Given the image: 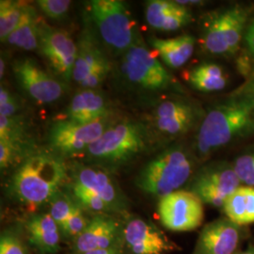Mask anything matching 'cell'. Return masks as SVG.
Masks as SVG:
<instances>
[{"label": "cell", "instance_id": "obj_3", "mask_svg": "<svg viewBox=\"0 0 254 254\" xmlns=\"http://www.w3.org/2000/svg\"><path fill=\"white\" fill-rule=\"evenodd\" d=\"M193 162L180 147L168 148L142 167L136 186L146 194L161 199L179 190L190 179Z\"/></svg>", "mask_w": 254, "mask_h": 254}, {"label": "cell", "instance_id": "obj_10", "mask_svg": "<svg viewBox=\"0 0 254 254\" xmlns=\"http://www.w3.org/2000/svg\"><path fill=\"white\" fill-rule=\"evenodd\" d=\"M38 49L62 80L73 78L77 46L67 31L42 24Z\"/></svg>", "mask_w": 254, "mask_h": 254}, {"label": "cell", "instance_id": "obj_30", "mask_svg": "<svg viewBox=\"0 0 254 254\" xmlns=\"http://www.w3.org/2000/svg\"><path fill=\"white\" fill-rule=\"evenodd\" d=\"M76 204V200H73L72 197L61 192H59L50 201L49 213L54 218L62 233L64 232L65 225Z\"/></svg>", "mask_w": 254, "mask_h": 254}, {"label": "cell", "instance_id": "obj_27", "mask_svg": "<svg viewBox=\"0 0 254 254\" xmlns=\"http://www.w3.org/2000/svg\"><path fill=\"white\" fill-rule=\"evenodd\" d=\"M26 4L13 0L0 1V39L5 43L21 21Z\"/></svg>", "mask_w": 254, "mask_h": 254}, {"label": "cell", "instance_id": "obj_20", "mask_svg": "<svg viewBox=\"0 0 254 254\" xmlns=\"http://www.w3.org/2000/svg\"><path fill=\"white\" fill-rule=\"evenodd\" d=\"M108 116L106 101L98 91L84 89L75 93L67 109V119L79 124H91Z\"/></svg>", "mask_w": 254, "mask_h": 254}, {"label": "cell", "instance_id": "obj_23", "mask_svg": "<svg viewBox=\"0 0 254 254\" xmlns=\"http://www.w3.org/2000/svg\"><path fill=\"white\" fill-rule=\"evenodd\" d=\"M223 210L226 218L238 226L254 223V188L239 187L229 196Z\"/></svg>", "mask_w": 254, "mask_h": 254}, {"label": "cell", "instance_id": "obj_29", "mask_svg": "<svg viewBox=\"0 0 254 254\" xmlns=\"http://www.w3.org/2000/svg\"><path fill=\"white\" fill-rule=\"evenodd\" d=\"M0 140L27 143L26 124L19 116H0Z\"/></svg>", "mask_w": 254, "mask_h": 254}, {"label": "cell", "instance_id": "obj_4", "mask_svg": "<svg viewBox=\"0 0 254 254\" xmlns=\"http://www.w3.org/2000/svg\"><path fill=\"white\" fill-rule=\"evenodd\" d=\"M150 142L151 133L145 126L136 122H123L109 127L85 153L95 161L117 166L144 152Z\"/></svg>", "mask_w": 254, "mask_h": 254}, {"label": "cell", "instance_id": "obj_24", "mask_svg": "<svg viewBox=\"0 0 254 254\" xmlns=\"http://www.w3.org/2000/svg\"><path fill=\"white\" fill-rule=\"evenodd\" d=\"M224 33L230 55L235 54L241 43L250 10L244 6L235 5L222 11Z\"/></svg>", "mask_w": 254, "mask_h": 254}, {"label": "cell", "instance_id": "obj_40", "mask_svg": "<svg viewBox=\"0 0 254 254\" xmlns=\"http://www.w3.org/2000/svg\"><path fill=\"white\" fill-rule=\"evenodd\" d=\"M6 66H7V63H6V58L4 56H1V60H0V78L2 79L5 72H6Z\"/></svg>", "mask_w": 254, "mask_h": 254}, {"label": "cell", "instance_id": "obj_21", "mask_svg": "<svg viewBox=\"0 0 254 254\" xmlns=\"http://www.w3.org/2000/svg\"><path fill=\"white\" fill-rule=\"evenodd\" d=\"M150 44L165 64L173 69L187 64L194 53L195 38L190 35L159 39L152 38Z\"/></svg>", "mask_w": 254, "mask_h": 254}, {"label": "cell", "instance_id": "obj_5", "mask_svg": "<svg viewBox=\"0 0 254 254\" xmlns=\"http://www.w3.org/2000/svg\"><path fill=\"white\" fill-rule=\"evenodd\" d=\"M90 14L104 43L117 53L136 46V27L123 1L92 0Z\"/></svg>", "mask_w": 254, "mask_h": 254}, {"label": "cell", "instance_id": "obj_43", "mask_svg": "<svg viewBox=\"0 0 254 254\" xmlns=\"http://www.w3.org/2000/svg\"><path fill=\"white\" fill-rule=\"evenodd\" d=\"M239 97V96H238ZM244 98H247L248 100L251 102V104H252V106H253V109H254V96H250V97H244Z\"/></svg>", "mask_w": 254, "mask_h": 254}, {"label": "cell", "instance_id": "obj_13", "mask_svg": "<svg viewBox=\"0 0 254 254\" xmlns=\"http://www.w3.org/2000/svg\"><path fill=\"white\" fill-rule=\"evenodd\" d=\"M194 106L185 101L166 100L154 110L152 124L156 132L166 136H178L190 130L197 121Z\"/></svg>", "mask_w": 254, "mask_h": 254}, {"label": "cell", "instance_id": "obj_7", "mask_svg": "<svg viewBox=\"0 0 254 254\" xmlns=\"http://www.w3.org/2000/svg\"><path fill=\"white\" fill-rule=\"evenodd\" d=\"M241 185L233 165L216 162L204 166L194 175L190 191L203 203L223 207L229 196Z\"/></svg>", "mask_w": 254, "mask_h": 254}, {"label": "cell", "instance_id": "obj_9", "mask_svg": "<svg viewBox=\"0 0 254 254\" xmlns=\"http://www.w3.org/2000/svg\"><path fill=\"white\" fill-rule=\"evenodd\" d=\"M158 216L165 227L173 232H189L203 220V202L193 192L174 191L158 202Z\"/></svg>", "mask_w": 254, "mask_h": 254}, {"label": "cell", "instance_id": "obj_39", "mask_svg": "<svg viewBox=\"0 0 254 254\" xmlns=\"http://www.w3.org/2000/svg\"><path fill=\"white\" fill-rule=\"evenodd\" d=\"M246 43H247L248 49L250 50L252 55L254 56V33L246 32Z\"/></svg>", "mask_w": 254, "mask_h": 254}, {"label": "cell", "instance_id": "obj_6", "mask_svg": "<svg viewBox=\"0 0 254 254\" xmlns=\"http://www.w3.org/2000/svg\"><path fill=\"white\" fill-rule=\"evenodd\" d=\"M122 72L128 81L146 91H162L173 83V77L146 47L132 46L124 55Z\"/></svg>", "mask_w": 254, "mask_h": 254}, {"label": "cell", "instance_id": "obj_38", "mask_svg": "<svg viewBox=\"0 0 254 254\" xmlns=\"http://www.w3.org/2000/svg\"><path fill=\"white\" fill-rule=\"evenodd\" d=\"M82 254H121V250L119 248V245H117L106 250H97V251H92V252Z\"/></svg>", "mask_w": 254, "mask_h": 254}, {"label": "cell", "instance_id": "obj_19", "mask_svg": "<svg viewBox=\"0 0 254 254\" xmlns=\"http://www.w3.org/2000/svg\"><path fill=\"white\" fill-rule=\"evenodd\" d=\"M28 239L41 254H56L61 249V229L50 213L34 215L27 222Z\"/></svg>", "mask_w": 254, "mask_h": 254}, {"label": "cell", "instance_id": "obj_17", "mask_svg": "<svg viewBox=\"0 0 254 254\" xmlns=\"http://www.w3.org/2000/svg\"><path fill=\"white\" fill-rule=\"evenodd\" d=\"M120 228L118 222L106 214L91 218L85 231L74 240L76 254L117 246Z\"/></svg>", "mask_w": 254, "mask_h": 254}, {"label": "cell", "instance_id": "obj_32", "mask_svg": "<svg viewBox=\"0 0 254 254\" xmlns=\"http://www.w3.org/2000/svg\"><path fill=\"white\" fill-rule=\"evenodd\" d=\"M233 166L241 184L254 188V148L239 155Z\"/></svg>", "mask_w": 254, "mask_h": 254}, {"label": "cell", "instance_id": "obj_37", "mask_svg": "<svg viewBox=\"0 0 254 254\" xmlns=\"http://www.w3.org/2000/svg\"><path fill=\"white\" fill-rule=\"evenodd\" d=\"M254 95V72L251 74L250 78L246 81L244 86L239 89L237 93L235 94V96H239V97H250Z\"/></svg>", "mask_w": 254, "mask_h": 254}, {"label": "cell", "instance_id": "obj_14", "mask_svg": "<svg viewBox=\"0 0 254 254\" xmlns=\"http://www.w3.org/2000/svg\"><path fill=\"white\" fill-rule=\"evenodd\" d=\"M240 238V226L219 218L202 228L193 254H236Z\"/></svg>", "mask_w": 254, "mask_h": 254}, {"label": "cell", "instance_id": "obj_28", "mask_svg": "<svg viewBox=\"0 0 254 254\" xmlns=\"http://www.w3.org/2000/svg\"><path fill=\"white\" fill-rule=\"evenodd\" d=\"M72 191L74 200H76V202L82 208L87 209L93 213H97L98 215L112 212L109 205L98 195L83 187L80 184L73 182Z\"/></svg>", "mask_w": 254, "mask_h": 254}, {"label": "cell", "instance_id": "obj_36", "mask_svg": "<svg viewBox=\"0 0 254 254\" xmlns=\"http://www.w3.org/2000/svg\"><path fill=\"white\" fill-rule=\"evenodd\" d=\"M19 111L18 100L4 86L0 88V116L13 117Z\"/></svg>", "mask_w": 254, "mask_h": 254}, {"label": "cell", "instance_id": "obj_11", "mask_svg": "<svg viewBox=\"0 0 254 254\" xmlns=\"http://www.w3.org/2000/svg\"><path fill=\"white\" fill-rule=\"evenodd\" d=\"M12 69L20 87L38 103L50 104L64 95V83L45 72L34 60H17Z\"/></svg>", "mask_w": 254, "mask_h": 254}, {"label": "cell", "instance_id": "obj_16", "mask_svg": "<svg viewBox=\"0 0 254 254\" xmlns=\"http://www.w3.org/2000/svg\"><path fill=\"white\" fill-rule=\"evenodd\" d=\"M73 182L98 195L112 212H119L126 208V197L109 173L94 167L77 166L73 170Z\"/></svg>", "mask_w": 254, "mask_h": 254}, {"label": "cell", "instance_id": "obj_12", "mask_svg": "<svg viewBox=\"0 0 254 254\" xmlns=\"http://www.w3.org/2000/svg\"><path fill=\"white\" fill-rule=\"evenodd\" d=\"M109 72V63L100 46L89 33L77 45L73 79L84 89L93 90L102 84Z\"/></svg>", "mask_w": 254, "mask_h": 254}, {"label": "cell", "instance_id": "obj_26", "mask_svg": "<svg viewBox=\"0 0 254 254\" xmlns=\"http://www.w3.org/2000/svg\"><path fill=\"white\" fill-rule=\"evenodd\" d=\"M202 44L204 48L212 54L230 55L221 11L211 13L205 20L202 31Z\"/></svg>", "mask_w": 254, "mask_h": 254}, {"label": "cell", "instance_id": "obj_18", "mask_svg": "<svg viewBox=\"0 0 254 254\" xmlns=\"http://www.w3.org/2000/svg\"><path fill=\"white\" fill-rule=\"evenodd\" d=\"M146 21L161 31H175L192 21L190 10L177 1L151 0L146 2Z\"/></svg>", "mask_w": 254, "mask_h": 254}, {"label": "cell", "instance_id": "obj_2", "mask_svg": "<svg viewBox=\"0 0 254 254\" xmlns=\"http://www.w3.org/2000/svg\"><path fill=\"white\" fill-rule=\"evenodd\" d=\"M254 131V111L251 102L238 97L211 109L200 124L197 151L207 156L234 139Z\"/></svg>", "mask_w": 254, "mask_h": 254}, {"label": "cell", "instance_id": "obj_35", "mask_svg": "<svg viewBox=\"0 0 254 254\" xmlns=\"http://www.w3.org/2000/svg\"><path fill=\"white\" fill-rule=\"evenodd\" d=\"M0 254H27V251L17 234L7 230L0 236Z\"/></svg>", "mask_w": 254, "mask_h": 254}, {"label": "cell", "instance_id": "obj_15", "mask_svg": "<svg viewBox=\"0 0 254 254\" xmlns=\"http://www.w3.org/2000/svg\"><path fill=\"white\" fill-rule=\"evenodd\" d=\"M124 238L133 254H164L174 248L158 228L141 218L127 221Z\"/></svg>", "mask_w": 254, "mask_h": 254}, {"label": "cell", "instance_id": "obj_34", "mask_svg": "<svg viewBox=\"0 0 254 254\" xmlns=\"http://www.w3.org/2000/svg\"><path fill=\"white\" fill-rule=\"evenodd\" d=\"M72 2L70 0H39L37 6L47 17L53 20L64 19L69 12Z\"/></svg>", "mask_w": 254, "mask_h": 254}, {"label": "cell", "instance_id": "obj_41", "mask_svg": "<svg viewBox=\"0 0 254 254\" xmlns=\"http://www.w3.org/2000/svg\"><path fill=\"white\" fill-rule=\"evenodd\" d=\"M236 254H254V248H251L249 250H247L245 252H241Z\"/></svg>", "mask_w": 254, "mask_h": 254}, {"label": "cell", "instance_id": "obj_1", "mask_svg": "<svg viewBox=\"0 0 254 254\" xmlns=\"http://www.w3.org/2000/svg\"><path fill=\"white\" fill-rule=\"evenodd\" d=\"M68 177L66 166L58 154L32 152L20 163L9 183L10 194L28 207L51 201Z\"/></svg>", "mask_w": 254, "mask_h": 254}, {"label": "cell", "instance_id": "obj_8", "mask_svg": "<svg viewBox=\"0 0 254 254\" xmlns=\"http://www.w3.org/2000/svg\"><path fill=\"white\" fill-rule=\"evenodd\" d=\"M109 127L106 119L86 125L68 119L57 121L49 128L48 143L58 155L84 154Z\"/></svg>", "mask_w": 254, "mask_h": 254}, {"label": "cell", "instance_id": "obj_42", "mask_svg": "<svg viewBox=\"0 0 254 254\" xmlns=\"http://www.w3.org/2000/svg\"><path fill=\"white\" fill-rule=\"evenodd\" d=\"M247 32H250V33H254V20L253 21V23L251 24V26L249 27L248 31Z\"/></svg>", "mask_w": 254, "mask_h": 254}, {"label": "cell", "instance_id": "obj_22", "mask_svg": "<svg viewBox=\"0 0 254 254\" xmlns=\"http://www.w3.org/2000/svg\"><path fill=\"white\" fill-rule=\"evenodd\" d=\"M42 23L39 21L36 10L30 5L25 6L21 21L14 31L5 41L9 46L26 51H34L39 48Z\"/></svg>", "mask_w": 254, "mask_h": 254}, {"label": "cell", "instance_id": "obj_31", "mask_svg": "<svg viewBox=\"0 0 254 254\" xmlns=\"http://www.w3.org/2000/svg\"><path fill=\"white\" fill-rule=\"evenodd\" d=\"M28 143H19L0 140V168L6 170L11 165L17 162L24 154H31L28 151Z\"/></svg>", "mask_w": 254, "mask_h": 254}, {"label": "cell", "instance_id": "obj_33", "mask_svg": "<svg viewBox=\"0 0 254 254\" xmlns=\"http://www.w3.org/2000/svg\"><path fill=\"white\" fill-rule=\"evenodd\" d=\"M89 222L90 220H88L84 215L83 208L77 203L65 225L63 234L67 237L74 238L75 240L85 231Z\"/></svg>", "mask_w": 254, "mask_h": 254}, {"label": "cell", "instance_id": "obj_25", "mask_svg": "<svg viewBox=\"0 0 254 254\" xmlns=\"http://www.w3.org/2000/svg\"><path fill=\"white\" fill-rule=\"evenodd\" d=\"M189 80L194 89L204 92L220 91L227 84L223 69L216 64H202L195 67L190 73Z\"/></svg>", "mask_w": 254, "mask_h": 254}]
</instances>
